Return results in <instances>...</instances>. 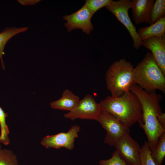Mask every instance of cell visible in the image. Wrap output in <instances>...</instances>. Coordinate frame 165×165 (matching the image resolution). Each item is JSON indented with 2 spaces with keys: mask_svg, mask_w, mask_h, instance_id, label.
Returning a JSON list of instances; mask_svg holds the SVG:
<instances>
[{
  "mask_svg": "<svg viewBox=\"0 0 165 165\" xmlns=\"http://www.w3.org/2000/svg\"><path fill=\"white\" fill-rule=\"evenodd\" d=\"M99 165H128L120 157L116 150L112 153L111 157L106 160H101L99 162Z\"/></svg>",
  "mask_w": 165,
  "mask_h": 165,
  "instance_id": "cell-22",
  "label": "cell"
},
{
  "mask_svg": "<svg viewBox=\"0 0 165 165\" xmlns=\"http://www.w3.org/2000/svg\"><path fill=\"white\" fill-rule=\"evenodd\" d=\"M154 0H132L130 8L133 19L136 24L141 23L151 24L150 13Z\"/></svg>",
  "mask_w": 165,
  "mask_h": 165,
  "instance_id": "cell-12",
  "label": "cell"
},
{
  "mask_svg": "<svg viewBox=\"0 0 165 165\" xmlns=\"http://www.w3.org/2000/svg\"><path fill=\"white\" fill-rule=\"evenodd\" d=\"M137 33L141 41L151 37L165 35V16L149 26L139 28Z\"/></svg>",
  "mask_w": 165,
  "mask_h": 165,
  "instance_id": "cell-14",
  "label": "cell"
},
{
  "mask_svg": "<svg viewBox=\"0 0 165 165\" xmlns=\"http://www.w3.org/2000/svg\"><path fill=\"white\" fill-rule=\"evenodd\" d=\"M142 46L151 51L158 65L165 75V35L142 41Z\"/></svg>",
  "mask_w": 165,
  "mask_h": 165,
  "instance_id": "cell-11",
  "label": "cell"
},
{
  "mask_svg": "<svg viewBox=\"0 0 165 165\" xmlns=\"http://www.w3.org/2000/svg\"><path fill=\"white\" fill-rule=\"evenodd\" d=\"M158 122L160 125L165 129V114L162 112L159 114L158 117Z\"/></svg>",
  "mask_w": 165,
  "mask_h": 165,
  "instance_id": "cell-23",
  "label": "cell"
},
{
  "mask_svg": "<svg viewBox=\"0 0 165 165\" xmlns=\"http://www.w3.org/2000/svg\"><path fill=\"white\" fill-rule=\"evenodd\" d=\"M101 111L100 105L90 94L80 100L76 107L64 115V117L73 121L77 119L97 120Z\"/></svg>",
  "mask_w": 165,
  "mask_h": 165,
  "instance_id": "cell-7",
  "label": "cell"
},
{
  "mask_svg": "<svg viewBox=\"0 0 165 165\" xmlns=\"http://www.w3.org/2000/svg\"><path fill=\"white\" fill-rule=\"evenodd\" d=\"M2 143L0 141V151L2 149V146H1Z\"/></svg>",
  "mask_w": 165,
  "mask_h": 165,
  "instance_id": "cell-25",
  "label": "cell"
},
{
  "mask_svg": "<svg viewBox=\"0 0 165 165\" xmlns=\"http://www.w3.org/2000/svg\"><path fill=\"white\" fill-rule=\"evenodd\" d=\"M80 100L79 96L66 89L63 93L60 99L52 102L50 105L53 109L69 112L76 107Z\"/></svg>",
  "mask_w": 165,
  "mask_h": 165,
  "instance_id": "cell-13",
  "label": "cell"
},
{
  "mask_svg": "<svg viewBox=\"0 0 165 165\" xmlns=\"http://www.w3.org/2000/svg\"><path fill=\"white\" fill-rule=\"evenodd\" d=\"M165 76L152 53L148 52L134 68V85L148 92L158 90L164 93Z\"/></svg>",
  "mask_w": 165,
  "mask_h": 165,
  "instance_id": "cell-3",
  "label": "cell"
},
{
  "mask_svg": "<svg viewBox=\"0 0 165 165\" xmlns=\"http://www.w3.org/2000/svg\"><path fill=\"white\" fill-rule=\"evenodd\" d=\"M19 1L20 2V3H21V4H23V5H33L34 4H35L36 3V2H38V1Z\"/></svg>",
  "mask_w": 165,
  "mask_h": 165,
  "instance_id": "cell-24",
  "label": "cell"
},
{
  "mask_svg": "<svg viewBox=\"0 0 165 165\" xmlns=\"http://www.w3.org/2000/svg\"><path fill=\"white\" fill-rule=\"evenodd\" d=\"M28 29L27 27L17 28L14 27L7 28L0 32V59L2 67L4 69L5 67L2 59L4 54V49L9 40L12 37L20 33L24 32Z\"/></svg>",
  "mask_w": 165,
  "mask_h": 165,
  "instance_id": "cell-15",
  "label": "cell"
},
{
  "mask_svg": "<svg viewBox=\"0 0 165 165\" xmlns=\"http://www.w3.org/2000/svg\"><path fill=\"white\" fill-rule=\"evenodd\" d=\"M114 146L120 157L128 165H141V147L130 133L122 137Z\"/></svg>",
  "mask_w": 165,
  "mask_h": 165,
  "instance_id": "cell-8",
  "label": "cell"
},
{
  "mask_svg": "<svg viewBox=\"0 0 165 165\" xmlns=\"http://www.w3.org/2000/svg\"><path fill=\"white\" fill-rule=\"evenodd\" d=\"M80 130L79 126L74 125L66 132H60L44 137L41 140V144L47 148H64L72 150L74 148L75 139L78 137Z\"/></svg>",
  "mask_w": 165,
  "mask_h": 165,
  "instance_id": "cell-9",
  "label": "cell"
},
{
  "mask_svg": "<svg viewBox=\"0 0 165 165\" xmlns=\"http://www.w3.org/2000/svg\"><path fill=\"white\" fill-rule=\"evenodd\" d=\"M131 2L130 0H113L106 8L126 28L133 41L134 47L137 50L142 46V44L138 36L136 28L129 15L128 11L130 9Z\"/></svg>",
  "mask_w": 165,
  "mask_h": 165,
  "instance_id": "cell-5",
  "label": "cell"
},
{
  "mask_svg": "<svg viewBox=\"0 0 165 165\" xmlns=\"http://www.w3.org/2000/svg\"><path fill=\"white\" fill-rule=\"evenodd\" d=\"M134 68L131 63L124 58L115 61L108 68L105 81L111 96L119 97L130 91L134 85Z\"/></svg>",
  "mask_w": 165,
  "mask_h": 165,
  "instance_id": "cell-4",
  "label": "cell"
},
{
  "mask_svg": "<svg viewBox=\"0 0 165 165\" xmlns=\"http://www.w3.org/2000/svg\"><path fill=\"white\" fill-rule=\"evenodd\" d=\"M164 16H165V0H156L151 11V24L154 23Z\"/></svg>",
  "mask_w": 165,
  "mask_h": 165,
  "instance_id": "cell-17",
  "label": "cell"
},
{
  "mask_svg": "<svg viewBox=\"0 0 165 165\" xmlns=\"http://www.w3.org/2000/svg\"><path fill=\"white\" fill-rule=\"evenodd\" d=\"M151 155L156 165H162L165 156V133L159 138Z\"/></svg>",
  "mask_w": 165,
  "mask_h": 165,
  "instance_id": "cell-16",
  "label": "cell"
},
{
  "mask_svg": "<svg viewBox=\"0 0 165 165\" xmlns=\"http://www.w3.org/2000/svg\"><path fill=\"white\" fill-rule=\"evenodd\" d=\"M130 90L136 96L141 104L142 118L138 123L147 136L151 151L160 136L165 133V129L158 119V115L162 112L160 104L162 97L155 91L147 92L136 85L132 86Z\"/></svg>",
  "mask_w": 165,
  "mask_h": 165,
  "instance_id": "cell-1",
  "label": "cell"
},
{
  "mask_svg": "<svg viewBox=\"0 0 165 165\" xmlns=\"http://www.w3.org/2000/svg\"><path fill=\"white\" fill-rule=\"evenodd\" d=\"M151 151L147 141H145L141 147V165H156L152 158Z\"/></svg>",
  "mask_w": 165,
  "mask_h": 165,
  "instance_id": "cell-20",
  "label": "cell"
},
{
  "mask_svg": "<svg viewBox=\"0 0 165 165\" xmlns=\"http://www.w3.org/2000/svg\"><path fill=\"white\" fill-rule=\"evenodd\" d=\"M112 0H86L85 5L87 7L93 15L101 8L108 6Z\"/></svg>",
  "mask_w": 165,
  "mask_h": 165,
  "instance_id": "cell-21",
  "label": "cell"
},
{
  "mask_svg": "<svg viewBox=\"0 0 165 165\" xmlns=\"http://www.w3.org/2000/svg\"><path fill=\"white\" fill-rule=\"evenodd\" d=\"M92 16L84 5L75 13L63 17V19L67 21L64 26L68 32L75 29H80L84 32L90 34L94 28L91 21Z\"/></svg>",
  "mask_w": 165,
  "mask_h": 165,
  "instance_id": "cell-10",
  "label": "cell"
},
{
  "mask_svg": "<svg viewBox=\"0 0 165 165\" xmlns=\"http://www.w3.org/2000/svg\"><path fill=\"white\" fill-rule=\"evenodd\" d=\"M96 120L106 131L105 143L111 147L114 146L122 137L130 133L129 128L107 113L101 111Z\"/></svg>",
  "mask_w": 165,
  "mask_h": 165,
  "instance_id": "cell-6",
  "label": "cell"
},
{
  "mask_svg": "<svg viewBox=\"0 0 165 165\" xmlns=\"http://www.w3.org/2000/svg\"><path fill=\"white\" fill-rule=\"evenodd\" d=\"M8 114L0 107V141L2 144L5 145H9L10 143L9 137V131L6 123V118Z\"/></svg>",
  "mask_w": 165,
  "mask_h": 165,
  "instance_id": "cell-18",
  "label": "cell"
},
{
  "mask_svg": "<svg viewBox=\"0 0 165 165\" xmlns=\"http://www.w3.org/2000/svg\"><path fill=\"white\" fill-rule=\"evenodd\" d=\"M99 104L101 112L109 114L129 128L141 121V104L130 90L118 97L108 96Z\"/></svg>",
  "mask_w": 165,
  "mask_h": 165,
  "instance_id": "cell-2",
  "label": "cell"
},
{
  "mask_svg": "<svg viewBox=\"0 0 165 165\" xmlns=\"http://www.w3.org/2000/svg\"><path fill=\"white\" fill-rule=\"evenodd\" d=\"M0 165H19L16 155L11 150L2 149L0 151Z\"/></svg>",
  "mask_w": 165,
  "mask_h": 165,
  "instance_id": "cell-19",
  "label": "cell"
}]
</instances>
